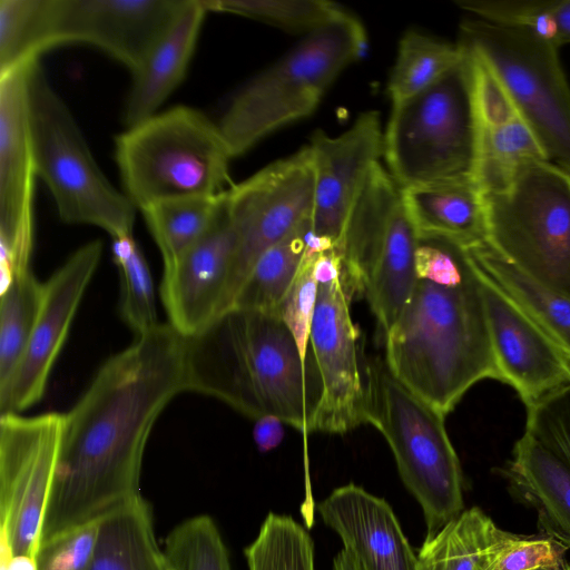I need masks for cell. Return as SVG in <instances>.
<instances>
[{
    "instance_id": "obj_38",
    "label": "cell",
    "mask_w": 570,
    "mask_h": 570,
    "mask_svg": "<svg viewBox=\"0 0 570 570\" xmlns=\"http://www.w3.org/2000/svg\"><path fill=\"white\" fill-rule=\"evenodd\" d=\"M455 3L473 18L529 31L561 48L552 0H458Z\"/></svg>"
},
{
    "instance_id": "obj_5",
    "label": "cell",
    "mask_w": 570,
    "mask_h": 570,
    "mask_svg": "<svg viewBox=\"0 0 570 570\" xmlns=\"http://www.w3.org/2000/svg\"><path fill=\"white\" fill-rule=\"evenodd\" d=\"M125 195L139 210L163 200L213 197L230 187L233 158L217 124L177 106L126 127L115 139Z\"/></svg>"
},
{
    "instance_id": "obj_29",
    "label": "cell",
    "mask_w": 570,
    "mask_h": 570,
    "mask_svg": "<svg viewBox=\"0 0 570 570\" xmlns=\"http://www.w3.org/2000/svg\"><path fill=\"white\" fill-rule=\"evenodd\" d=\"M311 228V220L304 222L266 250L242 284L229 308L277 313L304 259Z\"/></svg>"
},
{
    "instance_id": "obj_13",
    "label": "cell",
    "mask_w": 570,
    "mask_h": 570,
    "mask_svg": "<svg viewBox=\"0 0 570 570\" xmlns=\"http://www.w3.org/2000/svg\"><path fill=\"white\" fill-rule=\"evenodd\" d=\"M65 415L0 417V540L36 558L55 479Z\"/></svg>"
},
{
    "instance_id": "obj_34",
    "label": "cell",
    "mask_w": 570,
    "mask_h": 570,
    "mask_svg": "<svg viewBox=\"0 0 570 570\" xmlns=\"http://www.w3.org/2000/svg\"><path fill=\"white\" fill-rule=\"evenodd\" d=\"M111 250L120 276V314L140 335L159 324L148 264L132 236L114 238Z\"/></svg>"
},
{
    "instance_id": "obj_26",
    "label": "cell",
    "mask_w": 570,
    "mask_h": 570,
    "mask_svg": "<svg viewBox=\"0 0 570 570\" xmlns=\"http://www.w3.org/2000/svg\"><path fill=\"white\" fill-rule=\"evenodd\" d=\"M520 535L500 529L480 508L463 510L436 534L425 538L417 570H485Z\"/></svg>"
},
{
    "instance_id": "obj_44",
    "label": "cell",
    "mask_w": 570,
    "mask_h": 570,
    "mask_svg": "<svg viewBox=\"0 0 570 570\" xmlns=\"http://www.w3.org/2000/svg\"><path fill=\"white\" fill-rule=\"evenodd\" d=\"M0 570H37L36 558L31 556H12L9 547L0 540Z\"/></svg>"
},
{
    "instance_id": "obj_7",
    "label": "cell",
    "mask_w": 570,
    "mask_h": 570,
    "mask_svg": "<svg viewBox=\"0 0 570 570\" xmlns=\"http://www.w3.org/2000/svg\"><path fill=\"white\" fill-rule=\"evenodd\" d=\"M27 99L37 177L47 185L59 217L99 227L112 239L132 236L136 207L104 175L38 61L28 68Z\"/></svg>"
},
{
    "instance_id": "obj_28",
    "label": "cell",
    "mask_w": 570,
    "mask_h": 570,
    "mask_svg": "<svg viewBox=\"0 0 570 570\" xmlns=\"http://www.w3.org/2000/svg\"><path fill=\"white\" fill-rule=\"evenodd\" d=\"M479 267L570 361V298L553 292L512 266L485 240L468 247Z\"/></svg>"
},
{
    "instance_id": "obj_37",
    "label": "cell",
    "mask_w": 570,
    "mask_h": 570,
    "mask_svg": "<svg viewBox=\"0 0 570 570\" xmlns=\"http://www.w3.org/2000/svg\"><path fill=\"white\" fill-rule=\"evenodd\" d=\"M43 0H0V76L38 61Z\"/></svg>"
},
{
    "instance_id": "obj_9",
    "label": "cell",
    "mask_w": 570,
    "mask_h": 570,
    "mask_svg": "<svg viewBox=\"0 0 570 570\" xmlns=\"http://www.w3.org/2000/svg\"><path fill=\"white\" fill-rule=\"evenodd\" d=\"M383 156L401 189L474 181V130L465 51L462 62L432 86L393 104L383 136Z\"/></svg>"
},
{
    "instance_id": "obj_39",
    "label": "cell",
    "mask_w": 570,
    "mask_h": 570,
    "mask_svg": "<svg viewBox=\"0 0 570 570\" xmlns=\"http://www.w3.org/2000/svg\"><path fill=\"white\" fill-rule=\"evenodd\" d=\"M320 250L323 249L312 247L308 242L299 271L277 308L278 315L293 333L304 358L314 357L309 345V333L318 291L315 267Z\"/></svg>"
},
{
    "instance_id": "obj_30",
    "label": "cell",
    "mask_w": 570,
    "mask_h": 570,
    "mask_svg": "<svg viewBox=\"0 0 570 570\" xmlns=\"http://www.w3.org/2000/svg\"><path fill=\"white\" fill-rule=\"evenodd\" d=\"M225 193L213 197L163 200L140 210L160 250L164 267L173 265L205 234L223 204Z\"/></svg>"
},
{
    "instance_id": "obj_47",
    "label": "cell",
    "mask_w": 570,
    "mask_h": 570,
    "mask_svg": "<svg viewBox=\"0 0 570 570\" xmlns=\"http://www.w3.org/2000/svg\"><path fill=\"white\" fill-rule=\"evenodd\" d=\"M535 570H570V563L567 561H563L562 563H560L558 566L543 567V568H539Z\"/></svg>"
},
{
    "instance_id": "obj_41",
    "label": "cell",
    "mask_w": 570,
    "mask_h": 570,
    "mask_svg": "<svg viewBox=\"0 0 570 570\" xmlns=\"http://www.w3.org/2000/svg\"><path fill=\"white\" fill-rule=\"evenodd\" d=\"M98 535V522L69 531L39 546L37 570H88Z\"/></svg>"
},
{
    "instance_id": "obj_4",
    "label": "cell",
    "mask_w": 570,
    "mask_h": 570,
    "mask_svg": "<svg viewBox=\"0 0 570 570\" xmlns=\"http://www.w3.org/2000/svg\"><path fill=\"white\" fill-rule=\"evenodd\" d=\"M365 46L363 26L346 11L306 35L289 52L247 82L217 122L232 157L311 115L334 79L361 57Z\"/></svg>"
},
{
    "instance_id": "obj_15",
    "label": "cell",
    "mask_w": 570,
    "mask_h": 570,
    "mask_svg": "<svg viewBox=\"0 0 570 570\" xmlns=\"http://www.w3.org/2000/svg\"><path fill=\"white\" fill-rule=\"evenodd\" d=\"M29 66L0 76L1 289L14 277L30 271L33 247L37 173L28 120Z\"/></svg>"
},
{
    "instance_id": "obj_1",
    "label": "cell",
    "mask_w": 570,
    "mask_h": 570,
    "mask_svg": "<svg viewBox=\"0 0 570 570\" xmlns=\"http://www.w3.org/2000/svg\"><path fill=\"white\" fill-rule=\"evenodd\" d=\"M184 391L186 337L169 323L137 335L100 366L63 414L39 546L97 523L142 497L140 474L148 436L166 405Z\"/></svg>"
},
{
    "instance_id": "obj_14",
    "label": "cell",
    "mask_w": 570,
    "mask_h": 570,
    "mask_svg": "<svg viewBox=\"0 0 570 570\" xmlns=\"http://www.w3.org/2000/svg\"><path fill=\"white\" fill-rule=\"evenodd\" d=\"M186 0H43V50L96 47L135 73Z\"/></svg>"
},
{
    "instance_id": "obj_8",
    "label": "cell",
    "mask_w": 570,
    "mask_h": 570,
    "mask_svg": "<svg viewBox=\"0 0 570 570\" xmlns=\"http://www.w3.org/2000/svg\"><path fill=\"white\" fill-rule=\"evenodd\" d=\"M482 198L485 243L529 278L570 298V173L535 161Z\"/></svg>"
},
{
    "instance_id": "obj_6",
    "label": "cell",
    "mask_w": 570,
    "mask_h": 570,
    "mask_svg": "<svg viewBox=\"0 0 570 570\" xmlns=\"http://www.w3.org/2000/svg\"><path fill=\"white\" fill-rule=\"evenodd\" d=\"M366 381V423L389 443L404 485L422 508L425 538H431L464 508L462 470L445 415L400 382L385 362L370 363Z\"/></svg>"
},
{
    "instance_id": "obj_27",
    "label": "cell",
    "mask_w": 570,
    "mask_h": 570,
    "mask_svg": "<svg viewBox=\"0 0 570 570\" xmlns=\"http://www.w3.org/2000/svg\"><path fill=\"white\" fill-rule=\"evenodd\" d=\"M88 570H170L155 535L153 509L144 497L98 522Z\"/></svg>"
},
{
    "instance_id": "obj_23",
    "label": "cell",
    "mask_w": 570,
    "mask_h": 570,
    "mask_svg": "<svg viewBox=\"0 0 570 570\" xmlns=\"http://www.w3.org/2000/svg\"><path fill=\"white\" fill-rule=\"evenodd\" d=\"M505 475L514 494L535 510L541 532L570 549V464L524 432Z\"/></svg>"
},
{
    "instance_id": "obj_3",
    "label": "cell",
    "mask_w": 570,
    "mask_h": 570,
    "mask_svg": "<svg viewBox=\"0 0 570 570\" xmlns=\"http://www.w3.org/2000/svg\"><path fill=\"white\" fill-rule=\"evenodd\" d=\"M187 391L252 419L276 416L313 432L323 396L315 357L304 358L276 312L232 307L186 337Z\"/></svg>"
},
{
    "instance_id": "obj_31",
    "label": "cell",
    "mask_w": 570,
    "mask_h": 570,
    "mask_svg": "<svg viewBox=\"0 0 570 570\" xmlns=\"http://www.w3.org/2000/svg\"><path fill=\"white\" fill-rule=\"evenodd\" d=\"M464 59L461 45H452L416 30L402 37L390 75L387 92L393 104L432 86Z\"/></svg>"
},
{
    "instance_id": "obj_10",
    "label": "cell",
    "mask_w": 570,
    "mask_h": 570,
    "mask_svg": "<svg viewBox=\"0 0 570 570\" xmlns=\"http://www.w3.org/2000/svg\"><path fill=\"white\" fill-rule=\"evenodd\" d=\"M459 43L492 69L550 161L570 173V83L560 48L529 31L476 18L461 23Z\"/></svg>"
},
{
    "instance_id": "obj_17",
    "label": "cell",
    "mask_w": 570,
    "mask_h": 570,
    "mask_svg": "<svg viewBox=\"0 0 570 570\" xmlns=\"http://www.w3.org/2000/svg\"><path fill=\"white\" fill-rule=\"evenodd\" d=\"M463 49L473 117L474 181L482 193L498 191L522 167L550 159L497 75L476 53Z\"/></svg>"
},
{
    "instance_id": "obj_35",
    "label": "cell",
    "mask_w": 570,
    "mask_h": 570,
    "mask_svg": "<svg viewBox=\"0 0 570 570\" xmlns=\"http://www.w3.org/2000/svg\"><path fill=\"white\" fill-rule=\"evenodd\" d=\"M204 4L207 11L234 13L307 35L346 12L326 0H204Z\"/></svg>"
},
{
    "instance_id": "obj_16",
    "label": "cell",
    "mask_w": 570,
    "mask_h": 570,
    "mask_svg": "<svg viewBox=\"0 0 570 570\" xmlns=\"http://www.w3.org/2000/svg\"><path fill=\"white\" fill-rule=\"evenodd\" d=\"M101 253L100 240L82 245L42 283L40 308L29 344L10 381L0 390L1 415L19 414L42 397Z\"/></svg>"
},
{
    "instance_id": "obj_19",
    "label": "cell",
    "mask_w": 570,
    "mask_h": 570,
    "mask_svg": "<svg viewBox=\"0 0 570 570\" xmlns=\"http://www.w3.org/2000/svg\"><path fill=\"white\" fill-rule=\"evenodd\" d=\"M476 268L498 381L511 386L525 407L570 384V361Z\"/></svg>"
},
{
    "instance_id": "obj_40",
    "label": "cell",
    "mask_w": 570,
    "mask_h": 570,
    "mask_svg": "<svg viewBox=\"0 0 570 570\" xmlns=\"http://www.w3.org/2000/svg\"><path fill=\"white\" fill-rule=\"evenodd\" d=\"M524 432L570 464V384L527 406Z\"/></svg>"
},
{
    "instance_id": "obj_42",
    "label": "cell",
    "mask_w": 570,
    "mask_h": 570,
    "mask_svg": "<svg viewBox=\"0 0 570 570\" xmlns=\"http://www.w3.org/2000/svg\"><path fill=\"white\" fill-rule=\"evenodd\" d=\"M567 549L552 538H521L507 547L485 570H535L566 561Z\"/></svg>"
},
{
    "instance_id": "obj_32",
    "label": "cell",
    "mask_w": 570,
    "mask_h": 570,
    "mask_svg": "<svg viewBox=\"0 0 570 570\" xmlns=\"http://www.w3.org/2000/svg\"><path fill=\"white\" fill-rule=\"evenodd\" d=\"M42 297V283L28 271L0 298V390L10 381L29 344Z\"/></svg>"
},
{
    "instance_id": "obj_2",
    "label": "cell",
    "mask_w": 570,
    "mask_h": 570,
    "mask_svg": "<svg viewBox=\"0 0 570 570\" xmlns=\"http://www.w3.org/2000/svg\"><path fill=\"white\" fill-rule=\"evenodd\" d=\"M416 283L385 333L386 365L443 415L482 380H497L479 272L468 247L419 235Z\"/></svg>"
},
{
    "instance_id": "obj_33",
    "label": "cell",
    "mask_w": 570,
    "mask_h": 570,
    "mask_svg": "<svg viewBox=\"0 0 570 570\" xmlns=\"http://www.w3.org/2000/svg\"><path fill=\"white\" fill-rule=\"evenodd\" d=\"M244 554L248 570H315L314 542L289 515L269 512Z\"/></svg>"
},
{
    "instance_id": "obj_20",
    "label": "cell",
    "mask_w": 570,
    "mask_h": 570,
    "mask_svg": "<svg viewBox=\"0 0 570 570\" xmlns=\"http://www.w3.org/2000/svg\"><path fill=\"white\" fill-rule=\"evenodd\" d=\"M235 248L226 191L205 234L173 265L164 267L163 303L168 323L183 336L199 333L224 311Z\"/></svg>"
},
{
    "instance_id": "obj_45",
    "label": "cell",
    "mask_w": 570,
    "mask_h": 570,
    "mask_svg": "<svg viewBox=\"0 0 570 570\" xmlns=\"http://www.w3.org/2000/svg\"><path fill=\"white\" fill-rule=\"evenodd\" d=\"M552 12L559 31L560 47L570 43V0H552Z\"/></svg>"
},
{
    "instance_id": "obj_36",
    "label": "cell",
    "mask_w": 570,
    "mask_h": 570,
    "mask_svg": "<svg viewBox=\"0 0 570 570\" xmlns=\"http://www.w3.org/2000/svg\"><path fill=\"white\" fill-rule=\"evenodd\" d=\"M163 550L170 570H232L220 531L207 514L188 518L173 528Z\"/></svg>"
},
{
    "instance_id": "obj_43",
    "label": "cell",
    "mask_w": 570,
    "mask_h": 570,
    "mask_svg": "<svg viewBox=\"0 0 570 570\" xmlns=\"http://www.w3.org/2000/svg\"><path fill=\"white\" fill-rule=\"evenodd\" d=\"M283 421L276 416L266 415L256 420L253 436L261 452L275 449L283 440Z\"/></svg>"
},
{
    "instance_id": "obj_21",
    "label": "cell",
    "mask_w": 570,
    "mask_h": 570,
    "mask_svg": "<svg viewBox=\"0 0 570 570\" xmlns=\"http://www.w3.org/2000/svg\"><path fill=\"white\" fill-rule=\"evenodd\" d=\"M317 511L363 570H417L416 556L384 499L350 483L321 501Z\"/></svg>"
},
{
    "instance_id": "obj_11",
    "label": "cell",
    "mask_w": 570,
    "mask_h": 570,
    "mask_svg": "<svg viewBox=\"0 0 570 570\" xmlns=\"http://www.w3.org/2000/svg\"><path fill=\"white\" fill-rule=\"evenodd\" d=\"M315 272L318 291L309 345L322 377L323 396L313 432L345 433L366 423V368L361 365L351 293L335 248L318 252Z\"/></svg>"
},
{
    "instance_id": "obj_25",
    "label": "cell",
    "mask_w": 570,
    "mask_h": 570,
    "mask_svg": "<svg viewBox=\"0 0 570 570\" xmlns=\"http://www.w3.org/2000/svg\"><path fill=\"white\" fill-rule=\"evenodd\" d=\"M419 235L443 236L465 247L485 240L482 193L473 180L401 189Z\"/></svg>"
},
{
    "instance_id": "obj_22",
    "label": "cell",
    "mask_w": 570,
    "mask_h": 570,
    "mask_svg": "<svg viewBox=\"0 0 570 570\" xmlns=\"http://www.w3.org/2000/svg\"><path fill=\"white\" fill-rule=\"evenodd\" d=\"M207 12L204 0H186L142 66L132 73L122 115L126 127L156 115L183 81Z\"/></svg>"
},
{
    "instance_id": "obj_46",
    "label": "cell",
    "mask_w": 570,
    "mask_h": 570,
    "mask_svg": "<svg viewBox=\"0 0 570 570\" xmlns=\"http://www.w3.org/2000/svg\"><path fill=\"white\" fill-rule=\"evenodd\" d=\"M333 570H363L357 559L343 548L333 560Z\"/></svg>"
},
{
    "instance_id": "obj_12",
    "label": "cell",
    "mask_w": 570,
    "mask_h": 570,
    "mask_svg": "<svg viewBox=\"0 0 570 570\" xmlns=\"http://www.w3.org/2000/svg\"><path fill=\"white\" fill-rule=\"evenodd\" d=\"M314 190L308 145L227 190L236 248L223 312L232 306L259 257L301 224L312 220Z\"/></svg>"
},
{
    "instance_id": "obj_24",
    "label": "cell",
    "mask_w": 570,
    "mask_h": 570,
    "mask_svg": "<svg viewBox=\"0 0 570 570\" xmlns=\"http://www.w3.org/2000/svg\"><path fill=\"white\" fill-rule=\"evenodd\" d=\"M419 234L402 195L382 232L364 293L384 333L397 321L416 283Z\"/></svg>"
},
{
    "instance_id": "obj_18",
    "label": "cell",
    "mask_w": 570,
    "mask_h": 570,
    "mask_svg": "<svg viewBox=\"0 0 570 570\" xmlns=\"http://www.w3.org/2000/svg\"><path fill=\"white\" fill-rule=\"evenodd\" d=\"M380 115L371 110L357 117L343 134L316 131L308 145L314 166L312 236L336 248L347 218L373 167L383 155Z\"/></svg>"
}]
</instances>
